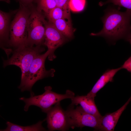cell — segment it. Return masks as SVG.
Masks as SVG:
<instances>
[{"instance_id":"obj_1","label":"cell","mask_w":131,"mask_h":131,"mask_svg":"<svg viewBox=\"0 0 131 131\" xmlns=\"http://www.w3.org/2000/svg\"><path fill=\"white\" fill-rule=\"evenodd\" d=\"M131 10L127 9L122 12L114 8L108 9L102 18V30L90 35L103 37L112 42L123 39L131 43Z\"/></svg>"},{"instance_id":"obj_2","label":"cell","mask_w":131,"mask_h":131,"mask_svg":"<svg viewBox=\"0 0 131 131\" xmlns=\"http://www.w3.org/2000/svg\"><path fill=\"white\" fill-rule=\"evenodd\" d=\"M19 6L10 27L8 47L15 49L25 46L28 36L27 27L31 12L29 5L19 3Z\"/></svg>"},{"instance_id":"obj_3","label":"cell","mask_w":131,"mask_h":131,"mask_svg":"<svg viewBox=\"0 0 131 131\" xmlns=\"http://www.w3.org/2000/svg\"><path fill=\"white\" fill-rule=\"evenodd\" d=\"M44 89L45 92L42 94L32 96L27 98L24 97L20 98V100L25 103V111H28L30 106L34 105L39 107L42 112L46 113L53 106L62 100L71 99L75 96L74 93L68 90L65 94H60L52 91V88L50 86L45 87Z\"/></svg>"},{"instance_id":"obj_4","label":"cell","mask_w":131,"mask_h":131,"mask_svg":"<svg viewBox=\"0 0 131 131\" xmlns=\"http://www.w3.org/2000/svg\"><path fill=\"white\" fill-rule=\"evenodd\" d=\"M41 46H25L15 49L11 57L4 60L3 66L15 65L21 69L22 74L21 83L25 79L29 68L33 59L38 55L44 51Z\"/></svg>"},{"instance_id":"obj_5","label":"cell","mask_w":131,"mask_h":131,"mask_svg":"<svg viewBox=\"0 0 131 131\" xmlns=\"http://www.w3.org/2000/svg\"><path fill=\"white\" fill-rule=\"evenodd\" d=\"M49 53L47 50L44 54L37 55L33 59L25 79L18 87L21 91H29L30 92L31 96L34 95L32 88L37 81L45 77L54 76L55 70L51 69L47 70L45 67V60Z\"/></svg>"},{"instance_id":"obj_6","label":"cell","mask_w":131,"mask_h":131,"mask_svg":"<svg viewBox=\"0 0 131 131\" xmlns=\"http://www.w3.org/2000/svg\"><path fill=\"white\" fill-rule=\"evenodd\" d=\"M29 6L31 12L28 24L26 46H41L44 42L45 25L47 21L42 12L38 11L33 3Z\"/></svg>"},{"instance_id":"obj_7","label":"cell","mask_w":131,"mask_h":131,"mask_svg":"<svg viewBox=\"0 0 131 131\" xmlns=\"http://www.w3.org/2000/svg\"><path fill=\"white\" fill-rule=\"evenodd\" d=\"M66 111L71 128L87 126L97 131L99 127L101 118L86 113L80 106H77L74 108V105H70Z\"/></svg>"},{"instance_id":"obj_8","label":"cell","mask_w":131,"mask_h":131,"mask_svg":"<svg viewBox=\"0 0 131 131\" xmlns=\"http://www.w3.org/2000/svg\"><path fill=\"white\" fill-rule=\"evenodd\" d=\"M45 119L49 131H66L70 128L66 111L61 107L60 102L53 106L46 113Z\"/></svg>"},{"instance_id":"obj_9","label":"cell","mask_w":131,"mask_h":131,"mask_svg":"<svg viewBox=\"0 0 131 131\" xmlns=\"http://www.w3.org/2000/svg\"><path fill=\"white\" fill-rule=\"evenodd\" d=\"M66 38L51 23L47 21L43 45L47 47L49 52L48 56L49 60H52L56 57L54 53L55 51L64 43Z\"/></svg>"},{"instance_id":"obj_10","label":"cell","mask_w":131,"mask_h":131,"mask_svg":"<svg viewBox=\"0 0 131 131\" xmlns=\"http://www.w3.org/2000/svg\"><path fill=\"white\" fill-rule=\"evenodd\" d=\"M17 9L8 12L0 10V46L4 51L8 47L9 29L12 16H14Z\"/></svg>"},{"instance_id":"obj_11","label":"cell","mask_w":131,"mask_h":131,"mask_svg":"<svg viewBox=\"0 0 131 131\" xmlns=\"http://www.w3.org/2000/svg\"><path fill=\"white\" fill-rule=\"evenodd\" d=\"M131 100L130 98L126 102L116 111L102 116L97 131H113L122 113Z\"/></svg>"},{"instance_id":"obj_12","label":"cell","mask_w":131,"mask_h":131,"mask_svg":"<svg viewBox=\"0 0 131 131\" xmlns=\"http://www.w3.org/2000/svg\"><path fill=\"white\" fill-rule=\"evenodd\" d=\"M94 98L87 95L74 96L71 99V105L74 106L79 105L86 113L101 118L102 116L99 112L95 104Z\"/></svg>"},{"instance_id":"obj_13","label":"cell","mask_w":131,"mask_h":131,"mask_svg":"<svg viewBox=\"0 0 131 131\" xmlns=\"http://www.w3.org/2000/svg\"><path fill=\"white\" fill-rule=\"evenodd\" d=\"M122 69L121 67L115 69H107L98 80L87 95L94 98L97 93L108 82L113 81V77L117 73Z\"/></svg>"},{"instance_id":"obj_14","label":"cell","mask_w":131,"mask_h":131,"mask_svg":"<svg viewBox=\"0 0 131 131\" xmlns=\"http://www.w3.org/2000/svg\"><path fill=\"white\" fill-rule=\"evenodd\" d=\"M50 22L66 38H70L73 37L74 31L71 20L62 18Z\"/></svg>"},{"instance_id":"obj_15","label":"cell","mask_w":131,"mask_h":131,"mask_svg":"<svg viewBox=\"0 0 131 131\" xmlns=\"http://www.w3.org/2000/svg\"><path fill=\"white\" fill-rule=\"evenodd\" d=\"M45 120L40 121L36 124L30 126H23L7 122V127L5 129L0 130V131H45L46 129L42 125Z\"/></svg>"},{"instance_id":"obj_16","label":"cell","mask_w":131,"mask_h":131,"mask_svg":"<svg viewBox=\"0 0 131 131\" xmlns=\"http://www.w3.org/2000/svg\"><path fill=\"white\" fill-rule=\"evenodd\" d=\"M44 15L50 22L62 18L71 20V17L68 16L62 9L57 6Z\"/></svg>"},{"instance_id":"obj_17","label":"cell","mask_w":131,"mask_h":131,"mask_svg":"<svg viewBox=\"0 0 131 131\" xmlns=\"http://www.w3.org/2000/svg\"><path fill=\"white\" fill-rule=\"evenodd\" d=\"M36 3L37 9L46 14L56 6L55 0H35L33 2Z\"/></svg>"},{"instance_id":"obj_18","label":"cell","mask_w":131,"mask_h":131,"mask_svg":"<svg viewBox=\"0 0 131 131\" xmlns=\"http://www.w3.org/2000/svg\"><path fill=\"white\" fill-rule=\"evenodd\" d=\"M86 0H69V6L70 10L74 12H79L84 9Z\"/></svg>"},{"instance_id":"obj_19","label":"cell","mask_w":131,"mask_h":131,"mask_svg":"<svg viewBox=\"0 0 131 131\" xmlns=\"http://www.w3.org/2000/svg\"><path fill=\"white\" fill-rule=\"evenodd\" d=\"M109 3H112L115 5L131 10V0H107L105 2H100L99 4L101 6Z\"/></svg>"},{"instance_id":"obj_20","label":"cell","mask_w":131,"mask_h":131,"mask_svg":"<svg viewBox=\"0 0 131 131\" xmlns=\"http://www.w3.org/2000/svg\"><path fill=\"white\" fill-rule=\"evenodd\" d=\"M56 6L62 9L69 17H71L70 10L69 6V0H55Z\"/></svg>"},{"instance_id":"obj_21","label":"cell","mask_w":131,"mask_h":131,"mask_svg":"<svg viewBox=\"0 0 131 131\" xmlns=\"http://www.w3.org/2000/svg\"><path fill=\"white\" fill-rule=\"evenodd\" d=\"M122 69H125L129 72H131V57L126 60L121 66Z\"/></svg>"},{"instance_id":"obj_22","label":"cell","mask_w":131,"mask_h":131,"mask_svg":"<svg viewBox=\"0 0 131 131\" xmlns=\"http://www.w3.org/2000/svg\"><path fill=\"white\" fill-rule=\"evenodd\" d=\"M19 3L27 6L33 3L35 0H15Z\"/></svg>"},{"instance_id":"obj_23","label":"cell","mask_w":131,"mask_h":131,"mask_svg":"<svg viewBox=\"0 0 131 131\" xmlns=\"http://www.w3.org/2000/svg\"><path fill=\"white\" fill-rule=\"evenodd\" d=\"M0 1H3L8 3H9L10 2V0H0Z\"/></svg>"},{"instance_id":"obj_24","label":"cell","mask_w":131,"mask_h":131,"mask_svg":"<svg viewBox=\"0 0 131 131\" xmlns=\"http://www.w3.org/2000/svg\"><path fill=\"white\" fill-rule=\"evenodd\" d=\"M0 48L2 49V47L0 46Z\"/></svg>"},{"instance_id":"obj_25","label":"cell","mask_w":131,"mask_h":131,"mask_svg":"<svg viewBox=\"0 0 131 131\" xmlns=\"http://www.w3.org/2000/svg\"></svg>"}]
</instances>
